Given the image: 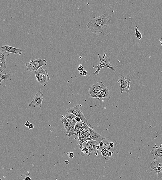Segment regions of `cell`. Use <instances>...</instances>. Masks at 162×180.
Here are the masks:
<instances>
[{"label":"cell","mask_w":162,"mask_h":180,"mask_svg":"<svg viewBox=\"0 0 162 180\" xmlns=\"http://www.w3.org/2000/svg\"><path fill=\"white\" fill-rule=\"evenodd\" d=\"M111 16L108 14H102L97 18L92 17L87 23V27L93 33L99 35L104 33L109 28Z\"/></svg>","instance_id":"obj_1"},{"label":"cell","mask_w":162,"mask_h":180,"mask_svg":"<svg viewBox=\"0 0 162 180\" xmlns=\"http://www.w3.org/2000/svg\"><path fill=\"white\" fill-rule=\"evenodd\" d=\"M75 117L73 114L67 113L65 118L62 119V122L66 130V135L69 139L74 135L75 125L77 123Z\"/></svg>","instance_id":"obj_2"},{"label":"cell","mask_w":162,"mask_h":180,"mask_svg":"<svg viewBox=\"0 0 162 180\" xmlns=\"http://www.w3.org/2000/svg\"><path fill=\"white\" fill-rule=\"evenodd\" d=\"M47 62L46 60L38 58L35 60H31L29 62L27 63L25 66L27 70L30 71L32 74H34L35 71L38 70L40 68L44 66H46Z\"/></svg>","instance_id":"obj_3"},{"label":"cell","mask_w":162,"mask_h":180,"mask_svg":"<svg viewBox=\"0 0 162 180\" xmlns=\"http://www.w3.org/2000/svg\"><path fill=\"white\" fill-rule=\"evenodd\" d=\"M98 56L100 60V63L97 66H93V68L96 70V71L93 74L94 75H99V71L104 68H109L113 71H115V68L111 65L110 60L108 57L106 58L104 57H102L99 54H98Z\"/></svg>","instance_id":"obj_4"},{"label":"cell","mask_w":162,"mask_h":180,"mask_svg":"<svg viewBox=\"0 0 162 180\" xmlns=\"http://www.w3.org/2000/svg\"><path fill=\"white\" fill-rule=\"evenodd\" d=\"M34 74L38 82L42 86H46L50 80L47 71L40 68L38 70L35 71Z\"/></svg>","instance_id":"obj_5"},{"label":"cell","mask_w":162,"mask_h":180,"mask_svg":"<svg viewBox=\"0 0 162 180\" xmlns=\"http://www.w3.org/2000/svg\"><path fill=\"white\" fill-rule=\"evenodd\" d=\"M67 113H71L75 115L76 116L79 117L80 118L82 123L85 124L87 123V120L84 116L79 105H77L75 107H72V108L71 107L69 108L67 110Z\"/></svg>","instance_id":"obj_6"},{"label":"cell","mask_w":162,"mask_h":180,"mask_svg":"<svg viewBox=\"0 0 162 180\" xmlns=\"http://www.w3.org/2000/svg\"><path fill=\"white\" fill-rule=\"evenodd\" d=\"M117 81L120 84L121 94L124 92L127 93L129 92V88H130V83L131 82V80L129 77L123 76Z\"/></svg>","instance_id":"obj_7"},{"label":"cell","mask_w":162,"mask_h":180,"mask_svg":"<svg viewBox=\"0 0 162 180\" xmlns=\"http://www.w3.org/2000/svg\"><path fill=\"white\" fill-rule=\"evenodd\" d=\"M106 87L103 81L96 83L89 88V93L91 96L95 95Z\"/></svg>","instance_id":"obj_8"},{"label":"cell","mask_w":162,"mask_h":180,"mask_svg":"<svg viewBox=\"0 0 162 180\" xmlns=\"http://www.w3.org/2000/svg\"><path fill=\"white\" fill-rule=\"evenodd\" d=\"M43 100V94L41 91H38L32 101L28 105L29 106L38 107L41 108Z\"/></svg>","instance_id":"obj_9"},{"label":"cell","mask_w":162,"mask_h":180,"mask_svg":"<svg viewBox=\"0 0 162 180\" xmlns=\"http://www.w3.org/2000/svg\"><path fill=\"white\" fill-rule=\"evenodd\" d=\"M89 138L91 139V140L99 142L106 139L105 137L99 135L95 130L93 129L91 126L89 128Z\"/></svg>","instance_id":"obj_10"},{"label":"cell","mask_w":162,"mask_h":180,"mask_svg":"<svg viewBox=\"0 0 162 180\" xmlns=\"http://www.w3.org/2000/svg\"><path fill=\"white\" fill-rule=\"evenodd\" d=\"M0 50L5 51L15 54L16 55H21L23 51L21 49L15 48V47L10 46L8 45L3 46L0 47Z\"/></svg>","instance_id":"obj_11"},{"label":"cell","mask_w":162,"mask_h":180,"mask_svg":"<svg viewBox=\"0 0 162 180\" xmlns=\"http://www.w3.org/2000/svg\"><path fill=\"white\" fill-rule=\"evenodd\" d=\"M111 95L109 92V89L106 87L105 89L102 90L98 94L95 95L91 96L92 98L100 100L103 98H107L109 99L110 98Z\"/></svg>","instance_id":"obj_12"},{"label":"cell","mask_w":162,"mask_h":180,"mask_svg":"<svg viewBox=\"0 0 162 180\" xmlns=\"http://www.w3.org/2000/svg\"><path fill=\"white\" fill-rule=\"evenodd\" d=\"M99 142L95 141L92 140H90L87 141V143L86 144V147L89 149V152L95 153L96 156L98 155V152L96 148V146L98 145Z\"/></svg>","instance_id":"obj_13"},{"label":"cell","mask_w":162,"mask_h":180,"mask_svg":"<svg viewBox=\"0 0 162 180\" xmlns=\"http://www.w3.org/2000/svg\"><path fill=\"white\" fill-rule=\"evenodd\" d=\"M151 152L155 160L162 159V147H154L152 149Z\"/></svg>","instance_id":"obj_14"},{"label":"cell","mask_w":162,"mask_h":180,"mask_svg":"<svg viewBox=\"0 0 162 180\" xmlns=\"http://www.w3.org/2000/svg\"><path fill=\"white\" fill-rule=\"evenodd\" d=\"M9 55V53L5 51L0 50V62L6 64V59Z\"/></svg>","instance_id":"obj_15"},{"label":"cell","mask_w":162,"mask_h":180,"mask_svg":"<svg viewBox=\"0 0 162 180\" xmlns=\"http://www.w3.org/2000/svg\"><path fill=\"white\" fill-rule=\"evenodd\" d=\"M12 77V74L11 72H8L7 73L5 72L4 74H0V86H1V82L4 80H9Z\"/></svg>","instance_id":"obj_16"},{"label":"cell","mask_w":162,"mask_h":180,"mask_svg":"<svg viewBox=\"0 0 162 180\" xmlns=\"http://www.w3.org/2000/svg\"><path fill=\"white\" fill-rule=\"evenodd\" d=\"M91 140V139L90 138H87V137H84L83 138H78L76 139L75 141L77 145H80V149L81 150L83 148V144L85 142L87 141Z\"/></svg>","instance_id":"obj_17"},{"label":"cell","mask_w":162,"mask_h":180,"mask_svg":"<svg viewBox=\"0 0 162 180\" xmlns=\"http://www.w3.org/2000/svg\"><path fill=\"white\" fill-rule=\"evenodd\" d=\"M83 123L82 122H77L76 124L74 130V135H75L77 137H78L79 131L83 125Z\"/></svg>","instance_id":"obj_18"},{"label":"cell","mask_w":162,"mask_h":180,"mask_svg":"<svg viewBox=\"0 0 162 180\" xmlns=\"http://www.w3.org/2000/svg\"><path fill=\"white\" fill-rule=\"evenodd\" d=\"M135 32V35L136 38L138 40H141L142 38V35L141 33L138 30V27L137 26H135L134 28Z\"/></svg>","instance_id":"obj_19"},{"label":"cell","mask_w":162,"mask_h":180,"mask_svg":"<svg viewBox=\"0 0 162 180\" xmlns=\"http://www.w3.org/2000/svg\"><path fill=\"white\" fill-rule=\"evenodd\" d=\"M81 155L82 156L87 155L88 156L90 155V153L89 152V149L87 148L86 146L84 147L82 149Z\"/></svg>","instance_id":"obj_20"},{"label":"cell","mask_w":162,"mask_h":180,"mask_svg":"<svg viewBox=\"0 0 162 180\" xmlns=\"http://www.w3.org/2000/svg\"><path fill=\"white\" fill-rule=\"evenodd\" d=\"M7 66L6 64L0 62V74L6 68Z\"/></svg>","instance_id":"obj_21"},{"label":"cell","mask_w":162,"mask_h":180,"mask_svg":"<svg viewBox=\"0 0 162 180\" xmlns=\"http://www.w3.org/2000/svg\"><path fill=\"white\" fill-rule=\"evenodd\" d=\"M101 152L102 155L103 156H104V158L107 157V155L108 153L109 152V151L106 150V149H102L100 151Z\"/></svg>","instance_id":"obj_22"},{"label":"cell","mask_w":162,"mask_h":180,"mask_svg":"<svg viewBox=\"0 0 162 180\" xmlns=\"http://www.w3.org/2000/svg\"><path fill=\"white\" fill-rule=\"evenodd\" d=\"M87 71L85 70H83L81 71L80 72V75L86 76L87 75Z\"/></svg>","instance_id":"obj_23"},{"label":"cell","mask_w":162,"mask_h":180,"mask_svg":"<svg viewBox=\"0 0 162 180\" xmlns=\"http://www.w3.org/2000/svg\"><path fill=\"white\" fill-rule=\"evenodd\" d=\"M77 69L78 70L80 71V72L84 70V67L83 66H82V64H80V65L78 67Z\"/></svg>","instance_id":"obj_24"},{"label":"cell","mask_w":162,"mask_h":180,"mask_svg":"<svg viewBox=\"0 0 162 180\" xmlns=\"http://www.w3.org/2000/svg\"><path fill=\"white\" fill-rule=\"evenodd\" d=\"M68 154V156L70 158H72L74 157V154L73 152H70V153L68 154L67 153V154Z\"/></svg>","instance_id":"obj_25"},{"label":"cell","mask_w":162,"mask_h":180,"mask_svg":"<svg viewBox=\"0 0 162 180\" xmlns=\"http://www.w3.org/2000/svg\"><path fill=\"white\" fill-rule=\"evenodd\" d=\"M28 128L29 130L32 129L34 128V125H33V124H30L29 125V126Z\"/></svg>","instance_id":"obj_26"},{"label":"cell","mask_w":162,"mask_h":180,"mask_svg":"<svg viewBox=\"0 0 162 180\" xmlns=\"http://www.w3.org/2000/svg\"><path fill=\"white\" fill-rule=\"evenodd\" d=\"M75 120H76V121L77 122H82V120H81L80 119V118H79V117H78L76 116L75 118Z\"/></svg>","instance_id":"obj_27"},{"label":"cell","mask_w":162,"mask_h":180,"mask_svg":"<svg viewBox=\"0 0 162 180\" xmlns=\"http://www.w3.org/2000/svg\"><path fill=\"white\" fill-rule=\"evenodd\" d=\"M30 123H29V122L28 121H27L26 122V123H25V126H26L27 127H28L29 126V125H30Z\"/></svg>","instance_id":"obj_28"},{"label":"cell","mask_w":162,"mask_h":180,"mask_svg":"<svg viewBox=\"0 0 162 180\" xmlns=\"http://www.w3.org/2000/svg\"><path fill=\"white\" fill-rule=\"evenodd\" d=\"M113 153L112 152H109L108 153L107 157H110L111 156H112V154H113Z\"/></svg>","instance_id":"obj_29"},{"label":"cell","mask_w":162,"mask_h":180,"mask_svg":"<svg viewBox=\"0 0 162 180\" xmlns=\"http://www.w3.org/2000/svg\"><path fill=\"white\" fill-rule=\"evenodd\" d=\"M24 180H31V178L29 177H27L25 178Z\"/></svg>","instance_id":"obj_30"},{"label":"cell","mask_w":162,"mask_h":180,"mask_svg":"<svg viewBox=\"0 0 162 180\" xmlns=\"http://www.w3.org/2000/svg\"><path fill=\"white\" fill-rule=\"evenodd\" d=\"M65 163H66V164H69V161L68 160H66L65 161Z\"/></svg>","instance_id":"obj_31"},{"label":"cell","mask_w":162,"mask_h":180,"mask_svg":"<svg viewBox=\"0 0 162 180\" xmlns=\"http://www.w3.org/2000/svg\"><path fill=\"white\" fill-rule=\"evenodd\" d=\"M159 40L160 42V43H161V45L162 46V38H160Z\"/></svg>","instance_id":"obj_32"}]
</instances>
